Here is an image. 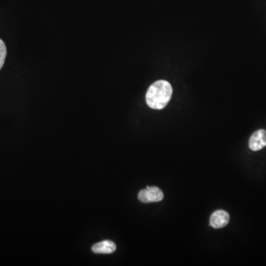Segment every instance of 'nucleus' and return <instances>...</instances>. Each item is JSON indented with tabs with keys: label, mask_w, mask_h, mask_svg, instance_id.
<instances>
[{
	"label": "nucleus",
	"mask_w": 266,
	"mask_h": 266,
	"mask_svg": "<svg viewBox=\"0 0 266 266\" xmlns=\"http://www.w3.org/2000/svg\"><path fill=\"white\" fill-rule=\"evenodd\" d=\"M173 92L170 82L165 80L157 81L149 87L147 92V104L154 110H162L170 102Z\"/></svg>",
	"instance_id": "nucleus-1"
},
{
	"label": "nucleus",
	"mask_w": 266,
	"mask_h": 266,
	"mask_svg": "<svg viewBox=\"0 0 266 266\" xmlns=\"http://www.w3.org/2000/svg\"><path fill=\"white\" fill-rule=\"evenodd\" d=\"M138 197L141 202L148 204V203L160 202L164 199V195L159 188L152 186L141 191Z\"/></svg>",
	"instance_id": "nucleus-2"
},
{
	"label": "nucleus",
	"mask_w": 266,
	"mask_h": 266,
	"mask_svg": "<svg viewBox=\"0 0 266 266\" xmlns=\"http://www.w3.org/2000/svg\"><path fill=\"white\" fill-rule=\"evenodd\" d=\"M248 145L252 151H259L264 148L266 146V130L256 131L250 138Z\"/></svg>",
	"instance_id": "nucleus-3"
},
{
	"label": "nucleus",
	"mask_w": 266,
	"mask_h": 266,
	"mask_svg": "<svg viewBox=\"0 0 266 266\" xmlns=\"http://www.w3.org/2000/svg\"><path fill=\"white\" fill-rule=\"evenodd\" d=\"M230 220L229 213L223 210H217L211 214L210 226L214 229H222L227 226Z\"/></svg>",
	"instance_id": "nucleus-4"
},
{
	"label": "nucleus",
	"mask_w": 266,
	"mask_h": 266,
	"mask_svg": "<svg viewBox=\"0 0 266 266\" xmlns=\"http://www.w3.org/2000/svg\"><path fill=\"white\" fill-rule=\"evenodd\" d=\"M116 250V245L113 241L104 240L92 245V251L95 254H112Z\"/></svg>",
	"instance_id": "nucleus-5"
},
{
	"label": "nucleus",
	"mask_w": 266,
	"mask_h": 266,
	"mask_svg": "<svg viewBox=\"0 0 266 266\" xmlns=\"http://www.w3.org/2000/svg\"><path fill=\"white\" fill-rule=\"evenodd\" d=\"M7 55V48L3 41L0 39V70L3 67Z\"/></svg>",
	"instance_id": "nucleus-6"
}]
</instances>
